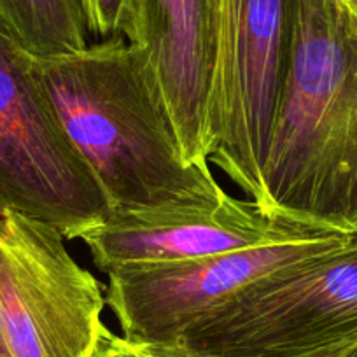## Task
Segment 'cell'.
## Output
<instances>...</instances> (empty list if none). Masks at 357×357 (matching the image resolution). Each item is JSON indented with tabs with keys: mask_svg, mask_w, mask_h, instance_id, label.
Wrapping results in <instances>:
<instances>
[{
	"mask_svg": "<svg viewBox=\"0 0 357 357\" xmlns=\"http://www.w3.org/2000/svg\"><path fill=\"white\" fill-rule=\"evenodd\" d=\"M205 156L250 202L291 61L294 0H205Z\"/></svg>",
	"mask_w": 357,
	"mask_h": 357,
	"instance_id": "3957f363",
	"label": "cell"
},
{
	"mask_svg": "<svg viewBox=\"0 0 357 357\" xmlns=\"http://www.w3.org/2000/svg\"><path fill=\"white\" fill-rule=\"evenodd\" d=\"M36 74L111 211L204 204L226 193L208 165L184 161L156 86L123 36L36 58Z\"/></svg>",
	"mask_w": 357,
	"mask_h": 357,
	"instance_id": "7a4b0ae2",
	"label": "cell"
},
{
	"mask_svg": "<svg viewBox=\"0 0 357 357\" xmlns=\"http://www.w3.org/2000/svg\"><path fill=\"white\" fill-rule=\"evenodd\" d=\"M121 36L139 54L144 70L156 86L174 123L184 161L208 165L205 0H125Z\"/></svg>",
	"mask_w": 357,
	"mask_h": 357,
	"instance_id": "9c48e42d",
	"label": "cell"
},
{
	"mask_svg": "<svg viewBox=\"0 0 357 357\" xmlns=\"http://www.w3.org/2000/svg\"><path fill=\"white\" fill-rule=\"evenodd\" d=\"M0 357H15L11 352V347H9V340H8V333H6L2 310H0Z\"/></svg>",
	"mask_w": 357,
	"mask_h": 357,
	"instance_id": "9a60e30c",
	"label": "cell"
},
{
	"mask_svg": "<svg viewBox=\"0 0 357 357\" xmlns=\"http://www.w3.org/2000/svg\"><path fill=\"white\" fill-rule=\"evenodd\" d=\"M305 229L312 228L268 218L254 202L225 193L204 204L111 211L79 240L95 266L107 273L125 264L170 263L249 249Z\"/></svg>",
	"mask_w": 357,
	"mask_h": 357,
	"instance_id": "ba28073f",
	"label": "cell"
},
{
	"mask_svg": "<svg viewBox=\"0 0 357 357\" xmlns=\"http://www.w3.org/2000/svg\"><path fill=\"white\" fill-rule=\"evenodd\" d=\"M342 2L357 16V0H342Z\"/></svg>",
	"mask_w": 357,
	"mask_h": 357,
	"instance_id": "2e32d148",
	"label": "cell"
},
{
	"mask_svg": "<svg viewBox=\"0 0 357 357\" xmlns=\"http://www.w3.org/2000/svg\"><path fill=\"white\" fill-rule=\"evenodd\" d=\"M89 33L97 39L121 36L125 0H82Z\"/></svg>",
	"mask_w": 357,
	"mask_h": 357,
	"instance_id": "8fae6325",
	"label": "cell"
},
{
	"mask_svg": "<svg viewBox=\"0 0 357 357\" xmlns=\"http://www.w3.org/2000/svg\"><path fill=\"white\" fill-rule=\"evenodd\" d=\"M119 357H202L181 342H130L121 335H111Z\"/></svg>",
	"mask_w": 357,
	"mask_h": 357,
	"instance_id": "7c38bea8",
	"label": "cell"
},
{
	"mask_svg": "<svg viewBox=\"0 0 357 357\" xmlns=\"http://www.w3.org/2000/svg\"><path fill=\"white\" fill-rule=\"evenodd\" d=\"M8 212L79 240L111 205L61 126L36 58L0 22V215Z\"/></svg>",
	"mask_w": 357,
	"mask_h": 357,
	"instance_id": "5b68a950",
	"label": "cell"
},
{
	"mask_svg": "<svg viewBox=\"0 0 357 357\" xmlns=\"http://www.w3.org/2000/svg\"><path fill=\"white\" fill-rule=\"evenodd\" d=\"M0 22L37 60L79 53L91 37L82 0H0Z\"/></svg>",
	"mask_w": 357,
	"mask_h": 357,
	"instance_id": "30bf717a",
	"label": "cell"
},
{
	"mask_svg": "<svg viewBox=\"0 0 357 357\" xmlns=\"http://www.w3.org/2000/svg\"><path fill=\"white\" fill-rule=\"evenodd\" d=\"M352 236L305 229L249 249L170 263L125 264L109 270L105 303L123 338L178 342L208 312L243 289Z\"/></svg>",
	"mask_w": 357,
	"mask_h": 357,
	"instance_id": "52a82bcc",
	"label": "cell"
},
{
	"mask_svg": "<svg viewBox=\"0 0 357 357\" xmlns=\"http://www.w3.org/2000/svg\"><path fill=\"white\" fill-rule=\"evenodd\" d=\"M256 205L277 221L357 235V16L342 0H294Z\"/></svg>",
	"mask_w": 357,
	"mask_h": 357,
	"instance_id": "6da1fadb",
	"label": "cell"
},
{
	"mask_svg": "<svg viewBox=\"0 0 357 357\" xmlns=\"http://www.w3.org/2000/svg\"><path fill=\"white\" fill-rule=\"evenodd\" d=\"M54 226L0 215V310L15 357H93L105 324L104 286Z\"/></svg>",
	"mask_w": 357,
	"mask_h": 357,
	"instance_id": "8992f818",
	"label": "cell"
},
{
	"mask_svg": "<svg viewBox=\"0 0 357 357\" xmlns=\"http://www.w3.org/2000/svg\"><path fill=\"white\" fill-rule=\"evenodd\" d=\"M303 357H357V336L333 343Z\"/></svg>",
	"mask_w": 357,
	"mask_h": 357,
	"instance_id": "4fadbf2b",
	"label": "cell"
},
{
	"mask_svg": "<svg viewBox=\"0 0 357 357\" xmlns=\"http://www.w3.org/2000/svg\"><path fill=\"white\" fill-rule=\"evenodd\" d=\"M357 336V235L243 289L178 342L202 357H303Z\"/></svg>",
	"mask_w": 357,
	"mask_h": 357,
	"instance_id": "277c9868",
	"label": "cell"
},
{
	"mask_svg": "<svg viewBox=\"0 0 357 357\" xmlns=\"http://www.w3.org/2000/svg\"><path fill=\"white\" fill-rule=\"evenodd\" d=\"M112 331L105 326L104 333H102V338L100 343H98V349L95 350L93 357H119L118 352H116L114 345H112V340H111Z\"/></svg>",
	"mask_w": 357,
	"mask_h": 357,
	"instance_id": "5bb4252c",
	"label": "cell"
}]
</instances>
